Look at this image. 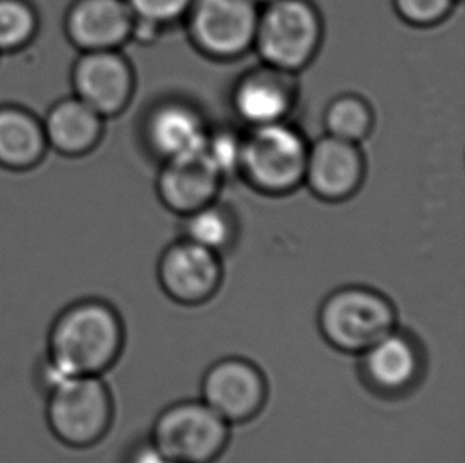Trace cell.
Segmentation results:
<instances>
[{
    "instance_id": "1",
    "label": "cell",
    "mask_w": 465,
    "mask_h": 463,
    "mask_svg": "<svg viewBox=\"0 0 465 463\" xmlns=\"http://www.w3.org/2000/svg\"><path fill=\"white\" fill-rule=\"evenodd\" d=\"M126 329L118 310L102 299H82L51 322L38 369L42 392L69 376H104L120 360Z\"/></svg>"
},
{
    "instance_id": "19",
    "label": "cell",
    "mask_w": 465,
    "mask_h": 463,
    "mask_svg": "<svg viewBox=\"0 0 465 463\" xmlns=\"http://www.w3.org/2000/svg\"><path fill=\"white\" fill-rule=\"evenodd\" d=\"M235 233L237 227L232 214L227 213L220 205H214V202L186 214L184 238L202 248L220 254L233 243Z\"/></svg>"
},
{
    "instance_id": "21",
    "label": "cell",
    "mask_w": 465,
    "mask_h": 463,
    "mask_svg": "<svg viewBox=\"0 0 465 463\" xmlns=\"http://www.w3.org/2000/svg\"><path fill=\"white\" fill-rule=\"evenodd\" d=\"M37 15L25 0H0V53H10L31 42Z\"/></svg>"
},
{
    "instance_id": "4",
    "label": "cell",
    "mask_w": 465,
    "mask_h": 463,
    "mask_svg": "<svg viewBox=\"0 0 465 463\" xmlns=\"http://www.w3.org/2000/svg\"><path fill=\"white\" fill-rule=\"evenodd\" d=\"M309 143L286 121L252 127L243 137L240 173L265 194H288L305 180Z\"/></svg>"
},
{
    "instance_id": "23",
    "label": "cell",
    "mask_w": 465,
    "mask_h": 463,
    "mask_svg": "<svg viewBox=\"0 0 465 463\" xmlns=\"http://www.w3.org/2000/svg\"><path fill=\"white\" fill-rule=\"evenodd\" d=\"M135 19L165 27L186 18L194 0H126Z\"/></svg>"
},
{
    "instance_id": "10",
    "label": "cell",
    "mask_w": 465,
    "mask_h": 463,
    "mask_svg": "<svg viewBox=\"0 0 465 463\" xmlns=\"http://www.w3.org/2000/svg\"><path fill=\"white\" fill-rule=\"evenodd\" d=\"M157 278L165 295L176 303L184 307L203 305L223 282L220 254L184 238L163 251Z\"/></svg>"
},
{
    "instance_id": "24",
    "label": "cell",
    "mask_w": 465,
    "mask_h": 463,
    "mask_svg": "<svg viewBox=\"0 0 465 463\" xmlns=\"http://www.w3.org/2000/svg\"><path fill=\"white\" fill-rule=\"evenodd\" d=\"M401 16L413 25H439L451 13L456 0H394Z\"/></svg>"
},
{
    "instance_id": "11",
    "label": "cell",
    "mask_w": 465,
    "mask_h": 463,
    "mask_svg": "<svg viewBox=\"0 0 465 463\" xmlns=\"http://www.w3.org/2000/svg\"><path fill=\"white\" fill-rule=\"evenodd\" d=\"M75 97L105 116L121 113L131 102L134 72L116 50L84 51L72 74Z\"/></svg>"
},
{
    "instance_id": "16",
    "label": "cell",
    "mask_w": 465,
    "mask_h": 463,
    "mask_svg": "<svg viewBox=\"0 0 465 463\" xmlns=\"http://www.w3.org/2000/svg\"><path fill=\"white\" fill-rule=\"evenodd\" d=\"M208 132L202 114L184 102H165L146 121V138L163 161L205 151Z\"/></svg>"
},
{
    "instance_id": "7",
    "label": "cell",
    "mask_w": 465,
    "mask_h": 463,
    "mask_svg": "<svg viewBox=\"0 0 465 463\" xmlns=\"http://www.w3.org/2000/svg\"><path fill=\"white\" fill-rule=\"evenodd\" d=\"M259 15L256 0H194L186 18L199 50L216 59H232L252 48Z\"/></svg>"
},
{
    "instance_id": "14",
    "label": "cell",
    "mask_w": 465,
    "mask_h": 463,
    "mask_svg": "<svg viewBox=\"0 0 465 463\" xmlns=\"http://www.w3.org/2000/svg\"><path fill=\"white\" fill-rule=\"evenodd\" d=\"M223 182V176L208 159L207 153L202 151L193 156L165 161L157 189L165 207L186 216L213 203Z\"/></svg>"
},
{
    "instance_id": "3",
    "label": "cell",
    "mask_w": 465,
    "mask_h": 463,
    "mask_svg": "<svg viewBox=\"0 0 465 463\" xmlns=\"http://www.w3.org/2000/svg\"><path fill=\"white\" fill-rule=\"evenodd\" d=\"M322 339L333 350L356 354L378 343L397 329V310L386 295L365 286L333 291L318 313Z\"/></svg>"
},
{
    "instance_id": "12",
    "label": "cell",
    "mask_w": 465,
    "mask_h": 463,
    "mask_svg": "<svg viewBox=\"0 0 465 463\" xmlns=\"http://www.w3.org/2000/svg\"><path fill=\"white\" fill-rule=\"evenodd\" d=\"M364 156L358 143L324 135L309 146L305 180L320 199L345 201L362 184Z\"/></svg>"
},
{
    "instance_id": "20",
    "label": "cell",
    "mask_w": 465,
    "mask_h": 463,
    "mask_svg": "<svg viewBox=\"0 0 465 463\" xmlns=\"http://www.w3.org/2000/svg\"><path fill=\"white\" fill-rule=\"evenodd\" d=\"M327 135L359 143L371 133L373 113L367 102L359 95H340L329 103L324 114Z\"/></svg>"
},
{
    "instance_id": "22",
    "label": "cell",
    "mask_w": 465,
    "mask_h": 463,
    "mask_svg": "<svg viewBox=\"0 0 465 463\" xmlns=\"http://www.w3.org/2000/svg\"><path fill=\"white\" fill-rule=\"evenodd\" d=\"M205 153L224 180L227 176L235 175L240 172L243 137H240L232 131H218L210 133Z\"/></svg>"
},
{
    "instance_id": "6",
    "label": "cell",
    "mask_w": 465,
    "mask_h": 463,
    "mask_svg": "<svg viewBox=\"0 0 465 463\" xmlns=\"http://www.w3.org/2000/svg\"><path fill=\"white\" fill-rule=\"evenodd\" d=\"M231 426L202 400H184L157 416L150 441L175 463H213L226 451Z\"/></svg>"
},
{
    "instance_id": "17",
    "label": "cell",
    "mask_w": 465,
    "mask_h": 463,
    "mask_svg": "<svg viewBox=\"0 0 465 463\" xmlns=\"http://www.w3.org/2000/svg\"><path fill=\"white\" fill-rule=\"evenodd\" d=\"M42 124L48 146L64 156L86 154L104 132V118L78 97L57 102Z\"/></svg>"
},
{
    "instance_id": "25",
    "label": "cell",
    "mask_w": 465,
    "mask_h": 463,
    "mask_svg": "<svg viewBox=\"0 0 465 463\" xmlns=\"http://www.w3.org/2000/svg\"><path fill=\"white\" fill-rule=\"evenodd\" d=\"M127 463H175L172 462L170 458L163 456L161 452L157 451L156 446L153 445L152 441L148 439L143 445L135 446L131 456L127 458Z\"/></svg>"
},
{
    "instance_id": "9",
    "label": "cell",
    "mask_w": 465,
    "mask_h": 463,
    "mask_svg": "<svg viewBox=\"0 0 465 463\" xmlns=\"http://www.w3.org/2000/svg\"><path fill=\"white\" fill-rule=\"evenodd\" d=\"M359 357V371L365 388L383 399H401L415 390L426 365L418 340L399 329Z\"/></svg>"
},
{
    "instance_id": "5",
    "label": "cell",
    "mask_w": 465,
    "mask_h": 463,
    "mask_svg": "<svg viewBox=\"0 0 465 463\" xmlns=\"http://www.w3.org/2000/svg\"><path fill=\"white\" fill-rule=\"evenodd\" d=\"M322 37V23L309 0H275L259 15L254 48L265 65L294 74L309 65Z\"/></svg>"
},
{
    "instance_id": "13",
    "label": "cell",
    "mask_w": 465,
    "mask_h": 463,
    "mask_svg": "<svg viewBox=\"0 0 465 463\" xmlns=\"http://www.w3.org/2000/svg\"><path fill=\"white\" fill-rule=\"evenodd\" d=\"M134 23L126 0H76L67 13L65 31L83 53L118 50L133 37Z\"/></svg>"
},
{
    "instance_id": "2",
    "label": "cell",
    "mask_w": 465,
    "mask_h": 463,
    "mask_svg": "<svg viewBox=\"0 0 465 463\" xmlns=\"http://www.w3.org/2000/svg\"><path fill=\"white\" fill-rule=\"evenodd\" d=\"M44 395L46 426L65 448L89 449L99 445L114 426V394L104 376H69Z\"/></svg>"
},
{
    "instance_id": "8",
    "label": "cell",
    "mask_w": 465,
    "mask_h": 463,
    "mask_svg": "<svg viewBox=\"0 0 465 463\" xmlns=\"http://www.w3.org/2000/svg\"><path fill=\"white\" fill-rule=\"evenodd\" d=\"M201 400L229 426L254 419L267 403L269 384L258 365L227 357L213 363L202 379Z\"/></svg>"
},
{
    "instance_id": "15",
    "label": "cell",
    "mask_w": 465,
    "mask_h": 463,
    "mask_svg": "<svg viewBox=\"0 0 465 463\" xmlns=\"http://www.w3.org/2000/svg\"><path fill=\"white\" fill-rule=\"evenodd\" d=\"M292 74L265 65L246 74L233 91V108L250 127L286 121L294 105Z\"/></svg>"
},
{
    "instance_id": "18",
    "label": "cell",
    "mask_w": 465,
    "mask_h": 463,
    "mask_svg": "<svg viewBox=\"0 0 465 463\" xmlns=\"http://www.w3.org/2000/svg\"><path fill=\"white\" fill-rule=\"evenodd\" d=\"M48 148L44 124L27 110L0 108V165L27 170L37 165Z\"/></svg>"
},
{
    "instance_id": "26",
    "label": "cell",
    "mask_w": 465,
    "mask_h": 463,
    "mask_svg": "<svg viewBox=\"0 0 465 463\" xmlns=\"http://www.w3.org/2000/svg\"><path fill=\"white\" fill-rule=\"evenodd\" d=\"M258 2L259 5L261 4H264V5H269V4H272V2H275V0H256Z\"/></svg>"
}]
</instances>
